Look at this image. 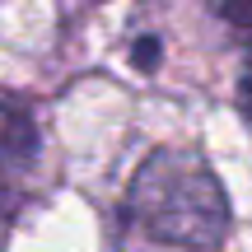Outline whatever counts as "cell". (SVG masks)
<instances>
[{
  "instance_id": "2",
  "label": "cell",
  "mask_w": 252,
  "mask_h": 252,
  "mask_svg": "<svg viewBox=\"0 0 252 252\" xmlns=\"http://www.w3.org/2000/svg\"><path fill=\"white\" fill-rule=\"evenodd\" d=\"M37 168H42V135L33 117L14 103H0V243L33 201Z\"/></svg>"
},
{
  "instance_id": "4",
  "label": "cell",
  "mask_w": 252,
  "mask_h": 252,
  "mask_svg": "<svg viewBox=\"0 0 252 252\" xmlns=\"http://www.w3.org/2000/svg\"><path fill=\"white\" fill-rule=\"evenodd\" d=\"M238 94H243V108H248V117H252V61H248V70H243V84H238Z\"/></svg>"
},
{
  "instance_id": "3",
  "label": "cell",
  "mask_w": 252,
  "mask_h": 252,
  "mask_svg": "<svg viewBox=\"0 0 252 252\" xmlns=\"http://www.w3.org/2000/svg\"><path fill=\"white\" fill-rule=\"evenodd\" d=\"M206 5L215 9L238 37H248V42H252V0H206Z\"/></svg>"
},
{
  "instance_id": "1",
  "label": "cell",
  "mask_w": 252,
  "mask_h": 252,
  "mask_svg": "<svg viewBox=\"0 0 252 252\" xmlns=\"http://www.w3.org/2000/svg\"><path fill=\"white\" fill-rule=\"evenodd\" d=\"M229 234V201L191 150H154L131 178L117 215L122 248H215Z\"/></svg>"
}]
</instances>
